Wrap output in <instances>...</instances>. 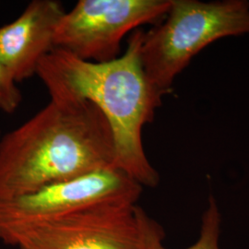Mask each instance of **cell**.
Returning a JSON list of instances; mask_svg holds the SVG:
<instances>
[{"instance_id": "obj_1", "label": "cell", "mask_w": 249, "mask_h": 249, "mask_svg": "<svg viewBox=\"0 0 249 249\" xmlns=\"http://www.w3.org/2000/svg\"><path fill=\"white\" fill-rule=\"evenodd\" d=\"M144 32L128 38L124 53L109 62L85 61L53 48L39 64L36 76L50 100L89 102L106 116L115 142L113 167L142 187H155L159 173L151 165L142 142V130L152 123L164 96L147 79L141 59Z\"/></svg>"}, {"instance_id": "obj_2", "label": "cell", "mask_w": 249, "mask_h": 249, "mask_svg": "<svg viewBox=\"0 0 249 249\" xmlns=\"http://www.w3.org/2000/svg\"><path fill=\"white\" fill-rule=\"evenodd\" d=\"M115 142L106 116L89 102L49 103L0 137V200L114 168Z\"/></svg>"}, {"instance_id": "obj_3", "label": "cell", "mask_w": 249, "mask_h": 249, "mask_svg": "<svg viewBox=\"0 0 249 249\" xmlns=\"http://www.w3.org/2000/svg\"><path fill=\"white\" fill-rule=\"evenodd\" d=\"M249 34V2L171 0L165 17L143 36L141 59L151 85L164 95L191 59L206 46Z\"/></svg>"}, {"instance_id": "obj_4", "label": "cell", "mask_w": 249, "mask_h": 249, "mask_svg": "<svg viewBox=\"0 0 249 249\" xmlns=\"http://www.w3.org/2000/svg\"><path fill=\"white\" fill-rule=\"evenodd\" d=\"M138 205L107 203L63 217L0 228L17 249H145Z\"/></svg>"}, {"instance_id": "obj_5", "label": "cell", "mask_w": 249, "mask_h": 249, "mask_svg": "<svg viewBox=\"0 0 249 249\" xmlns=\"http://www.w3.org/2000/svg\"><path fill=\"white\" fill-rule=\"evenodd\" d=\"M171 0H80L56 27L54 48L90 62L120 56L127 34L144 24L159 23Z\"/></svg>"}, {"instance_id": "obj_6", "label": "cell", "mask_w": 249, "mask_h": 249, "mask_svg": "<svg viewBox=\"0 0 249 249\" xmlns=\"http://www.w3.org/2000/svg\"><path fill=\"white\" fill-rule=\"evenodd\" d=\"M142 189L119 170H99L0 200V228L47 221L107 203L137 205Z\"/></svg>"}, {"instance_id": "obj_7", "label": "cell", "mask_w": 249, "mask_h": 249, "mask_svg": "<svg viewBox=\"0 0 249 249\" xmlns=\"http://www.w3.org/2000/svg\"><path fill=\"white\" fill-rule=\"evenodd\" d=\"M65 12L57 0H33L18 18L0 27V61L17 83L36 75L54 48L55 30Z\"/></svg>"}, {"instance_id": "obj_8", "label": "cell", "mask_w": 249, "mask_h": 249, "mask_svg": "<svg viewBox=\"0 0 249 249\" xmlns=\"http://www.w3.org/2000/svg\"><path fill=\"white\" fill-rule=\"evenodd\" d=\"M137 216L142 233L145 249H168L163 246L164 231L156 221L151 219L141 207H137ZM222 216L213 196H210L205 211L198 239L186 249H221L220 235Z\"/></svg>"}, {"instance_id": "obj_9", "label": "cell", "mask_w": 249, "mask_h": 249, "mask_svg": "<svg viewBox=\"0 0 249 249\" xmlns=\"http://www.w3.org/2000/svg\"><path fill=\"white\" fill-rule=\"evenodd\" d=\"M22 102L21 91L4 64L0 61V111L12 115Z\"/></svg>"}]
</instances>
